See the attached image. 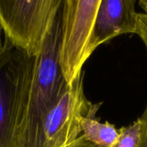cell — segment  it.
Returning a JSON list of instances; mask_svg holds the SVG:
<instances>
[{
  "label": "cell",
  "instance_id": "1",
  "mask_svg": "<svg viewBox=\"0 0 147 147\" xmlns=\"http://www.w3.org/2000/svg\"><path fill=\"white\" fill-rule=\"evenodd\" d=\"M62 7L40 54L35 58L17 147H41L42 130L46 116L68 87L59 60L62 30Z\"/></svg>",
  "mask_w": 147,
  "mask_h": 147
},
{
  "label": "cell",
  "instance_id": "2",
  "mask_svg": "<svg viewBox=\"0 0 147 147\" xmlns=\"http://www.w3.org/2000/svg\"><path fill=\"white\" fill-rule=\"evenodd\" d=\"M35 58L4 38L0 52V147H17Z\"/></svg>",
  "mask_w": 147,
  "mask_h": 147
},
{
  "label": "cell",
  "instance_id": "3",
  "mask_svg": "<svg viewBox=\"0 0 147 147\" xmlns=\"http://www.w3.org/2000/svg\"><path fill=\"white\" fill-rule=\"evenodd\" d=\"M63 0H0V28L11 45L36 58Z\"/></svg>",
  "mask_w": 147,
  "mask_h": 147
},
{
  "label": "cell",
  "instance_id": "4",
  "mask_svg": "<svg viewBox=\"0 0 147 147\" xmlns=\"http://www.w3.org/2000/svg\"><path fill=\"white\" fill-rule=\"evenodd\" d=\"M101 0H65L62 7L59 65L68 85L78 78L93 53L92 36Z\"/></svg>",
  "mask_w": 147,
  "mask_h": 147
},
{
  "label": "cell",
  "instance_id": "5",
  "mask_svg": "<svg viewBox=\"0 0 147 147\" xmlns=\"http://www.w3.org/2000/svg\"><path fill=\"white\" fill-rule=\"evenodd\" d=\"M99 104L89 102L84 91V72L46 116L41 147H66L82 135V120L96 116Z\"/></svg>",
  "mask_w": 147,
  "mask_h": 147
},
{
  "label": "cell",
  "instance_id": "6",
  "mask_svg": "<svg viewBox=\"0 0 147 147\" xmlns=\"http://www.w3.org/2000/svg\"><path fill=\"white\" fill-rule=\"evenodd\" d=\"M138 14L134 0H101L93 29V50L119 35L135 34Z\"/></svg>",
  "mask_w": 147,
  "mask_h": 147
},
{
  "label": "cell",
  "instance_id": "7",
  "mask_svg": "<svg viewBox=\"0 0 147 147\" xmlns=\"http://www.w3.org/2000/svg\"><path fill=\"white\" fill-rule=\"evenodd\" d=\"M82 135L91 144L98 147H115L119 130L109 122H100L96 117H85L82 120Z\"/></svg>",
  "mask_w": 147,
  "mask_h": 147
},
{
  "label": "cell",
  "instance_id": "8",
  "mask_svg": "<svg viewBox=\"0 0 147 147\" xmlns=\"http://www.w3.org/2000/svg\"><path fill=\"white\" fill-rule=\"evenodd\" d=\"M142 134V123L139 118L132 124L119 130V138L115 147H139Z\"/></svg>",
  "mask_w": 147,
  "mask_h": 147
},
{
  "label": "cell",
  "instance_id": "9",
  "mask_svg": "<svg viewBox=\"0 0 147 147\" xmlns=\"http://www.w3.org/2000/svg\"><path fill=\"white\" fill-rule=\"evenodd\" d=\"M139 3L145 13L138 14L135 34L139 35L147 49V0H140Z\"/></svg>",
  "mask_w": 147,
  "mask_h": 147
},
{
  "label": "cell",
  "instance_id": "10",
  "mask_svg": "<svg viewBox=\"0 0 147 147\" xmlns=\"http://www.w3.org/2000/svg\"><path fill=\"white\" fill-rule=\"evenodd\" d=\"M140 119L142 123V134L139 147H147V103Z\"/></svg>",
  "mask_w": 147,
  "mask_h": 147
},
{
  "label": "cell",
  "instance_id": "11",
  "mask_svg": "<svg viewBox=\"0 0 147 147\" xmlns=\"http://www.w3.org/2000/svg\"><path fill=\"white\" fill-rule=\"evenodd\" d=\"M66 147H98L93 144H91L90 142L87 141L84 137L83 135H81L79 138H78L73 143L70 144L69 146Z\"/></svg>",
  "mask_w": 147,
  "mask_h": 147
},
{
  "label": "cell",
  "instance_id": "12",
  "mask_svg": "<svg viewBox=\"0 0 147 147\" xmlns=\"http://www.w3.org/2000/svg\"><path fill=\"white\" fill-rule=\"evenodd\" d=\"M1 32H2V29H1V28H0V52H1V50H2L3 44V42L2 40H1Z\"/></svg>",
  "mask_w": 147,
  "mask_h": 147
}]
</instances>
